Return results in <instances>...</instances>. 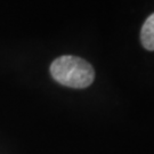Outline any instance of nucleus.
Masks as SVG:
<instances>
[{
    "instance_id": "obj_1",
    "label": "nucleus",
    "mask_w": 154,
    "mask_h": 154,
    "mask_svg": "<svg viewBox=\"0 0 154 154\" xmlns=\"http://www.w3.org/2000/svg\"><path fill=\"white\" fill-rule=\"evenodd\" d=\"M50 74L58 83L75 89L89 87L95 78V71L88 62L72 55L56 58L50 65Z\"/></svg>"
},
{
    "instance_id": "obj_2",
    "label": "nucleus",
    "mask_w": 154,
    "mask_h": 154,
    "mask_svg": "<svg viewBox=\"0 0 154 154\" xmlns=\"http://www.w3.org/2000/svg\"><path fill=\"white\" fill-rule=\"evenodd\" d=\"M140 40L144 48L151 51L154 50V13L149 15L144 23L140 32Z\"/></svg>"
}]
</instances>
